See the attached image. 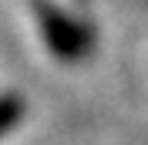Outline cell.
<instances>
[{
  "instance_id": "cell-1",
  "label": "cell",
  "mask_w": 148,
  "mask_h": 145,
  "mask_svg": "<svg viewBox=\"0 0 148 145\" xmlns=\"http://www.w3.org/2000/svg\"><path fill=\"white\" fill-rule=\"evenodd\" d=\"M44 30H47L51 47H54L61 57H77V54L84 51V34L74 27L71 20L57 17V14H51V10L44 14Z\"/></svg>"
},
{
  "instance_id": "cell-2",
  "label": "cell",
  "mask_w": 148,
  "mask_h": 145,
  "mask_svg": "<svg viewBox=\"0 0 148 145\" xmlns=\"http://www.w3.org/2000/svg\"><path fill=\"white\" fill-rule=\"evenodd\" d=\"M20 115H24V101L17 95H0V135H7L17 125Z\"/></svg>"
}]
</instances>
